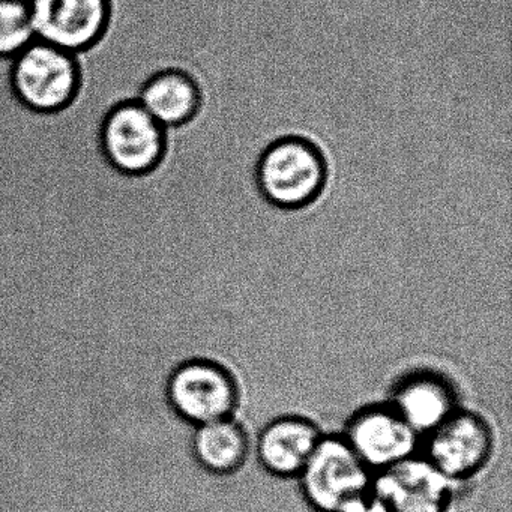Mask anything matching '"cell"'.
<instances>
[{
  "mask_svg": "<svg viewBox=\"0 0 512 512\" xmlns=\"http://www.w3.org/2000/svg\"><path fill=\"white\" fill-rule=\"evenodd\" d=\"M257 190L280 211H301L316 203L328 184V164L307 137L284 136L266 146L256 164Z\"/></svg>",
  "mask_w": 512,
  "mask_h": 512,
  "instance_id": "obj_1",
  "label": "cell"
},
{
  "mask_svg": "<svg viewBox=\"0 0 512 512\" xmlns=\"http://www.w3.org/2000/svg\"><path fill=\"white\" fill-rule=\"evenodd\" d=\"M164 395L173 415L190 428L233 418L242 400L236 374L206 355L178 362L167 376Z\"/></svg>",
  "mask_w": 512,
  "mask_h": 512,
  "instance_id": "obj_2",
  "label": "cell"
},
{
  "mask_svg": "<svg viewBox=\"0 0 512 512\" xmlns=\"http://www.w3.org/2000/svg\"><path fill=\"white\" fill-rule=\"evenodd\" d=\"M11 92L35 115L53 116L70 109L83 86L80 56L34 41L10 62Z\"/></svg>",
  "mask_w": 512,
  "mask_h": 512,
  "instance_id": "obj_3",
  "label": "cell"
},
{
  "mask_svg": "<svg viewBox=\"0 0 512 512\" xmlns=\"http://www.w3.org/2000/svg\"><path fill=\"white\" fill-rule=\"evenodd\" d=\"M373 476L340 433H325L296 481L314 511L362 512Z\"/></svg>",
  "mask_w": 512,
  "mask_h": 512,
  "instance_id": "obj_4",
  "label": "cell"
},
{
  "mask_svg": "<svg viewBox=\"0 0 512 512\" xmlns=\"http://www.w3.org/2000/svg\"><path fill=\"white\" fill-rule=\"evenodd\" d=\"M101 155L124 178L152 175L167 154L164 130L136 98L113 104L101 119L98 131Z\"/></svg>",
  "mask_w": 512,
  "mask_h": 512,
  "instance_id": "obj_5",
  "label": "cell"
},
{
  "mask_svg": "<svg viewBox=\"0 0 512 512\" xmlns=\"http://www.w3.org/2000/svg\"><path fill=\"white\" fill-rule=\"evenodd\" d=\"M494 448L496 436L490 421L475 410L460 407L422 437L419 454L457 490L487 469Z\"/></svg>",
  "mask_w": 512,
  "mask_h": 512,
  "instance_id": "obj_6",
  "label": "cell"
},
{
  "mask_svg": "<svg viewBox=\"0 0 512 512\" xmlns=\"http://www.w3.org/2000/svg\"><path fill=\"white\" fill-rule=\"evenodd\" d=\"M455 488L421 454L374 472L362 512H448Z\"/></svg>",
  "mask_w": 512,
  "mask_h": 512,
  "instance_id": "obj_7",
  "label": "cell"
},
{
  "mask_svg": "<svg viewBox=\"0 0 512 512\" xmlns=\"http://www.w3.org/2000/svg\"><path fill=\"white\" fill-rule=\"evenodd\" d=\"M340 434L373 472L419 454L422 442L421 436L388 400L356 409Z\"/></svg>",
  "mask_w": 512,
  "mask_h": 512,
  "instance_id": "obj_8",
  "label": "cell"
},
{
  "mask_svg": "<svg viewBox=\"0 0 512 512\" xmlns=\"http://www.w3.org/2000/svg\"><path fill=\"white\" fill-rule=\"evenodd\" d=\"M35 38L73 55L91 52L106 37L113 0H28Z\"/></svg>",
  "mask_w": 512,
  "mask_h": 512,
  "instance_id": "obj_9",
  "label": "cell"
},
{
  "mask_svg": "<svg viewBox=\"0 0 512 512\" xmlns=\"http://www.w3.org/2000/svg\"><path fill=\"white\" fill-rule=\"evenodd\" d=\"M388 401L421 439L463 407L454 380L428 367L401 374L392 383Z\"/></svg>",
  "mask_w": 512,
  "mask_h": 512,
  "instance_id": "obj_10",
  "label": "cell"
},
{
  "mask_svg": "<svg viewBox=\"0 0 512 512\" xmlns=\"http://www.w3.org/2000/svg\"><path fill=\"white\" fill-rule=\"evenodd\" d=\"M325 431L299 413L278 415L266 422L253 442L260 466L269 475L296 479L310 460Z\"/></svg>",
  "mask_w": 512,
  "mask_h": 512,
  "instance_id": "obj_11",
  "label": "cell"
},
{
  "mask_svg": "<svg viewBox=\"0 0 512 512\" xmlns=\"http://www.w3.org/2000/svg\"><path fill=\"white\" fill-rule=\"evenodd\" d=\"M137 101L164 128L190 124L202 109V89L191 74L179 68L155 71L137 91Z\"/></svg>",
  "mask_w": 512,
  "mask_h": 512,
  "instance_id": "obj_12",
  "label": "cell"
},
{
  "mask_svg": "<svg viewBox=\"0 0 512 512\" xmlns=\"http://www.w3.org/2000/svg\"><path fill=\"white\" fill-rule=\"evenodd\" d=\"M253 452V440L236 416L194 427L190 454L194 464L214 476L241 472Z\"/></svg>",
  "mask_w": 512,
  "mask_h": 512,
  "instance_id": "obj_13",
  "label": "cell"
},
{
  "mask_svg": "<svg viewBox=\"0 0 512 512\" xmlns=\"http://www.w3.org/2000/svg\"><path fill=\"white\" fill-rule=\"evenodd\" d=\"M34 41L28 0H0V61H13Z\"/></svg>",
  "mask_w": 512,
  "mask_h": 512,
  "instance_id": "obj_14",
  "label": "cell"
}]
</instances>
